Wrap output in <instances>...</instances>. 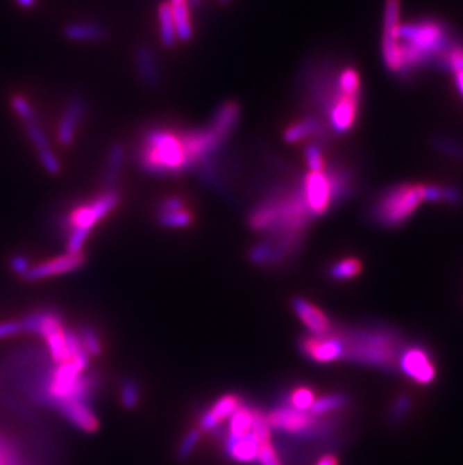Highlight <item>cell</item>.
Listing matches in <instances>:
<instances>
[{
    "label": "cell",
    "mask_w": 463,
    "mask_h": 465,
    "mask_svg": "<svg viewBox=\"0 0 463 465\" xmlns=\"http://www.w3.org/2000/svg\"><path fill=\"white\" fill-rule=\"evenodd\" d=\"M313 218L301 186H280L253 208L249 226L256 232L304 235Z\"/></svg>",
    "instance_id": "cell-1"
},
{
    "label": "cell",
    "mask_w": 463,
    "mask_h": 465,
    "mask_svg": "<svg viewBox=\"0 0 463 465\" xmlns=\"http://www.w3.org/2000/svg\"><path fill=\"white\" fill-rule=\"evenodd\" d=\"M343 345L342 360L376 368L387 372L397 369L398 357L405 348L403 337L396 328L385 325L334 328Z\"/></svg>",
    "instance_id": "cell-2"
},
{
    "label": "cell",
    "mask_w": 463,
    "mask_h": 465,
    "mask_svg": "<svg viewBox=\"0 0 463 465\" xmlns=\"http://www.w3.org/2000/svg\"><path fill=\"white\" fill-rule=\"evenodd\" d=\"M456 42L457 40L453 36L447 23L437 18L402 23L398 44L403 54L405 77L426 67L441 68L444 58Z\"/></svg>",
    "instance_id": "cell-3"
},
{
    "label": "cell",
    "mask_w": 463,
    "mask_h": 465,
    "mask_svg": "<svg viewBox=\"0 0 463 465\" xmlns=\"http://www.w3.org/2000/svg\"><path fill=\"white\" fill-rule=\"evenodd\" d=\"M135 158L139 166L152 175H179L187 170L179 134L166 129H153L144 134Z\"/></svg>",
    "instance_id": "cell-4"
},
{
    "label": "cell",
    "mask_w": 463,
    "mask_h": 465,
    "mask_svg": "<svg viewBox=\"0 0 463 465\" xmlns=\"http://www.w3.org/2000/svg\"><path fill=\"white\" fill-rule=\"evenodd\" d=\"M426 202V184L402 182L382 191L370 206V217L380 227L405 225Z\"/></svg>",
    "instance_id": "cell-5"
},
{
    "label": "cell",
    "mask_w": 463,
    "mask_h": 465,
    "mask_svg": "<svg viewBox=\"0 0 463 465\" xmlns=\"http://www.w3.org/2000/svg\"><path fill=\"white\" fill-rule=\"evenodd\" d=\"M267 416L269 430L296 435L299 439H328L337 431V418H317L310 411H299L287 404L272 409Z\"/></svg>",
    "instance_id": "cell-6"
},
{
    "label": "cell",
    "mask_w": 463,
    "mask_h": 465,
    "mask_svg": "<svg viewBox=\"0 0 463 465\" xmlns=\"http://www.w3.org/2000/svg\"><path fill=\"white\" fill-rule=\"evenodd\" d=\"M121 202V195L116 190L106 191L103 196L95 199L87 205H80L67 217V227L69 231H77L89 236L94 226L101 222L106 215L115 211Z\"/></svg>",
    "instance_id": "cell-7"
},
{
    "label": "cell",
    "mask_w": 463,
    "mask_h": 465,
    "mask_svg": "<svg viewBox=\"0 0 463 465\" xmlns=\"http://www.w3.org/2000/svg\"><path fill=\"white\" fill-rule=\"evenodd\" d=\"M397 369L403 372L407 378L419 384H430L437 377V368L430 359L429 352L423 346H405L397 361Z\"/></svg>",
    "instance_id": "cell-8"
},
{
    "label": "cell",
    "mask_w": 463,
    "mask_h": 465,
    "mask_svg": "<svg viewBox=\"0 0 463 465\" xmlns=\"http://www.w3.org/2000/svg\"><path fill=\"white\" fill-rule=\"evenodd\" d=\"M303 195L313 217H321L334 206L328 177L323 172H307L301 182Z\"/></svg>",
    "instance_id": "cell-9"
},
{
    "label": "cell",
    "mask_w": 463,
    "mask_h": 465,
    "mask_svg": "<svg viewBox=\"0 0 463 465\" xmlns=\"http://www.w3.org/2000/svg\"><path fill=\"white\" fill-rule=\"evenodd\" d=\"M361 95L342 92L325 116V122L334 134H346L355 127L360 115Z\"/></svg>",
    "instance_id": "cell-10"
},
{
    "label": "cell",
    "mask_w": 463,
    "mask_h": 465,
    "mask_svg": "<svg viewBox=\"0 0 463 465\" xmlns=\"http://www.w3.org/2000/svg\"><path fill=\"white\" fill-rule=\"evenodd\" d=\"M299 348L307 359L317 363H330L343 357V345L334 328L323 336H304L299 341Z\"/></svg>",
    "instance_id": "cell-11"
},
{
    "label": "cell",
    "mask_w": 463,
    "mask_h": 465,
    "mask_svg": "<svg viewBox=\"0 0 463 465\" xmlns=\"http://www.w3.org/2000/svg\"><path fill=\"white\" fill-rule=\"evenodd\" d=\"M86 262V254L83 252L80 253H65L62 256L53 258L50 261H45L38 266L31 267V270L23 276L27 282H36L41 279H47L53 276L65 275L77 268H80Z\"/></svg>",
    "instance_id": "cell-12"
},
{
    "label": "cell",
    "mask_w": 463,
    "mask_h": 465,
    "mask_svg": "<svg viewBox=\"0 0 463 465\" xmlns=\"http://www.w3.org/2000/svg\"><path fill=\"white\" fill-rule=\"evenodd\" d=\"M292 309L303 324L308 328L313 336H323L331 332V321L319 307H316L303 297H295L292 300Z\"/></svg>",
    "instance_id": "cell-13"
},
{
    "label": "cell",
    "mask_w": 463,
    "mask_h": 465,
    "mask_svg": "<svg viewBox=\"0 0 463 465\" xmlns=\"http://www.w3.org/2000/svg\"><path fill=\"white\" fill-rule=\"evenodd\" d=\"M85 112H86V104L83 101V98L74 97L68 103L58 129V140L62 147H69V145L74 142L77 129L81 120H83Z\"/></svg>",
    "instance_id": "cell-14"
},
{
    "label": "cell",
    "mask_w": 463,
    "mask_h": 465,
    "mask_svg": "<svg viewBox=\"0 0 463 465\" xmlns=\"http://www.w3.org/2000/svg\"><path fill=\"white\" fill-rule=\"evenodd\" d=\"M56 408L78 430L85 432H95L98 430V418L87 404L80 400H67V402H60Z\"/></svg>",
    "instance_id": "cell-15"
},
{
    "label": "cell",
    "mask_w": 463,
    "mask_h": 465,
    "mask_svg": "<svg viewBox=\"0 0 463 465\" xmlns=\"http://www.w3.org/2000/svg\"><path fill=\"white\" fill-rule=\"evenodd\" d=\"M226 453L235 461L239 462H253L258 459L260 443L258 441L253 432H249L244 437H230L228 435V440L224 444Z\"/></svg>",
    "instance_id": "cell-16"
},
{
    "label": "cell",
    "mask_w": 463,
    "mask_h": 465,
    "mask_svg": "<svg viewBox=\"0 0 463 465\" xmlns=\"http://www.w3.org/2000/svg\"><path fill=\"white\" fill-rule=\"evenodd\" d=\"M239 404L241 400L236 395H224L211 407L210 411L203 413L201 417V427L203 431H214L224 418L230 417L235 413Z\"/></svg>",
    "instance_id": "cell-17"
},
{
    "label": "cell",
    "mask_w": 463,
    "mask_h": 465,
    "mask_svg": "<svg viewBox=\"0 0 463 465\" xmlns=\"http://www.w3.org/2000/svg\"><path fill=\"white\" fill-rule=\"evenodd\" d=\"M135 68H137L139 77L151 89H155L160 85V68L157 58L148 45H140L135 50Z\"/></svg>",
    "instance_id": "cell-18"
},
{
    "label": "cell",
    "mask_w": 463,
    "mask_h": 465,
    "mask_svg": "<svg viewBox=\"0 0 463 465\" xmlns=\"http://www.w3.org/2000/svg\"><path fill=\"white\" fill-rule=\"evenodd\" d=\"M239 117H241V106L236 101H226L219 107V111L215 112L212 122L210 125L215 131H219L221 136H224L226 139H229V136L235 130Z\"/></svg>",
    "instance_id": "cell-19"
},
{
    "label": "cell",
    "mask_w": 463,
    "mask_h": 465,
    "mask_svg": "<svg viewBox=\"0 0 463 465\" xmlns=\"http://www.w3.org/2000/svg\"><path fill=\"white\" fill-rule=\"evenodd\" d=\"M171 15H174L176 38L180 41H190L193 38V26L190 18L187 0H170Z\"/></svg>",
    "instance_id": "cell-20"
},
{
    "label": "cell",
    "mask_w": 463,
    "mask_h": 465,
    "mask_svg": "<svg viewBox=\"0 0 463 465\" xmlns=\"http://www.w3.org/2000/svg\"><path fill=\"white\" fill-rule=\"evenodd\" d=\"M63 35L69 41H99L106 38V31L99 24L94 23H71L65 26Z\"/></svg>",
    "instance_id": "cell-21"
},
{
    "label": "cell",
    "mask_w": 463,
    "mask_h": 465,
    "mask_svg": "<svg viewBox=\"0 0 463 465\" xmlns=\"http://www.w3.org/2000/svg\"><path fill=\"white\" fill-rule=\"evenodd\" d=\"M442 70L451 72L459 95L463 98V44L457 41L446 54L442 60Z\"/></svg>",
    "instance_id": "cell-22"
},
{
    "label": "cell",
    "mask_w": 463,
    "mask_h": 465,
    "mask_svg": "<svg viewBox=\"0 0 463 465\" xmlns=\"http://www.w3.org/2000/svg\"><path fill=\"white\" fill-rule=\"evenodd\" d=\"M124 164V147L122 143H113L110 151H108L107 166L104 172V184L108 188L107 191L115 190L116 184L119 182L121 172Z\"/></svg>",
    "instance_id": "cell-23"
},
{
    "label": "cell",
    "mask_w": 463,
    "mask_h": 465,
    "mask_svg": "<svg viewBox=\"0 0 463 465\" xmlns=\"http://www.w3.org/2000/svg\"><path fill=\"white\" fill-rule=\"evenodd\" d=\"M426 202L460 205L463 202V195L459 188L450 186L426 184Z\"/></svg>",
    "instance_id": "cell-24"
},
{
    "label": "cell",
    "mask_w": 463,
    "mask_h": 465,
    "mask_svg": "<svg viewBox=\"0 0 463 465\" xmlns=\"http://www.w3.org/2000/svg\"><path fill=\"white\" fill-rule=\"evenodd\" d=\"M158 22H160V38L165 47H174L176 42V29L174 15H171L170 2H162L158 8Z\"/></svg>",
    "instance_id": "cell-25"
},
{
    "label": "cell",
    "mask_w": 463,
    "mask_h": 465,
    "mask_svg": "<svg viewBox=\"0 0 463 465\" xmlns=\"http://www.w3.org/2000/svg\"><path fill=\"white\" fill-rule=\"evenodd\" d=\"M349 399L346 395H342V393H332V395H326V396H321V398H316L314 402L310 408V413L313 416H325V414H331L334 411H337V409H342L348 405Z\"/></svg>",
    "instance_id": "cell-26"
},
{
    "label": "cell",
    "mask_w": 463,
    "mask_h": 465,
    "mask_svg": "<svg viewBox=\"0 0 463 465\" xmlns=\"http://www.w3.org/2000/svg\"><path fill=\"white\" fill-rule=\"evenodd\" d=\"M253 425V408L241 405L235 409V413L230 416V426L229 435L230 437H244L251 432Z\"/></svg>",
    "instance_id": "cell-27"
},
{
    "label": "cell",
    "mask_w": 463,
    "mask_h": 465,
    "mask_svg": "<svg viewBox=\"0 0 463 465\" xmlns=\"http://www.w3.org/2000/svg\"><path fill=\"white\" fill-rule=\"evenodd\" d=\"M45 342H47V346L50 350V355L53 361H56L58 364L60 363H65L69 361V352L67 348V342H65V330H63V327L59 328V330H54L51 333H49L47 336L44 337Z\"/></svg>",
    "instance_id": "cell-28"
},
{
    "label": "cell",
    "mask_w": 463,
    "mask_h": 465,
    "mask_svg": "<svg viewBox=\"0 0 463 465\" xmlns=\"http://www.w3.org/2000/svg\"><path fill=\"white\" fill-rule=\"evenodd\" d=\"M362 270V263L357 258H344L340 259L328 270V275L334 280H349L357 277Z\"/></svg>",
    "instance_id": "cell-29"
},
{
    "label": "cell",
    "mask_w": 463,
    "mask_h": 465,
    "mask_svg": "<svg viewBox=\"0 0 463 465\" xmlns=\"http://www.w3.org/2000/svg\"><path fill=\"white\" fill-rule=\"evenodd\" d=\"M305 163L308 172H323L326 168V160L323 157L322 145L316 142H308L304 148Z\"/></svg>",
    "instance_id": "cell-30"
},
{
    "label": "cell",
    "mask_w": 463,
    "mask_h": 465,
    "mask_svg": "<svg viewBox=\"0 0 463 465\" xmlns=\"http://www.w3.org/2000/svg\"><path fill=\"white\" fill-rule=\"evenodd\" d=\"M314 399L316 396L313 393V390L307 387H299L289 395L286 404L295 409H299V411H310Z\"/></svg>",
    "instance_id": "cell-31"
},
{
    "label": "cell",
    "mask_w": 463,
    "mask_h": 465,
    "mask_svg": "<svg viewBox=\"0 0 463 465\" xmlns=\"http://www.w3.org/2000/svg\"><path fill=\"white\" fill-rule=\"evenodd\" d=\"M158 223L165 227H187L193 223V214L187 208L175 213H162L158 214Z\"/></svg>",
    "instance_id": "cell-32"
},
{
    "label": "cell",
    "mask_w": 463,
    "mask_h": 465,
    "mask_svg": "<svg viewBox=\"0 0 463 465\" xmlns=\"http://www.w3.org/2000/svg\"><path fill=\"white\" fill-rule=\"evenodd\" d=\"M251 432L256 437L258 441L262 444L269 443L271 439V430L267 422V416L263 414L260 409L253 408V425H251Z\"/></svg>",
    "instance_id": "cell-33"
},
{
    "label": "cell",
    "mask_w": 463,
    "mask_h": 465,
    "mask_svg": "<svg viewBox=\"0 0 463 465\" xmlns=\"http://www.w3.org/2000/svg\"><path fill=\"white\" fill-rule=\"evenodd\" d=\"M139 399H140V390L137 382L134 380L126 378L122 381L121 384V402L125 408L133 409L135 405L139 404Z\"/></svg>",
    "instance_id": "cell-34"
},
{
    "label": "cell",
    "mask_w": 463,
    "mask_h": 465,
    "mask_svg": "<svg viewBox=\"0 0 463 465\" xmlns=\"http://www.w3.org/2000/svg\"><path fill=\"white\" fill-rule=\"evenodd\" d=\"M0 465H26L15 446L0 434Z\"/></svg>",
    "instance_id": "cell-35"
},
{
    "label": "cell",
    "mask_w": 463,
    "mask_h": 465,
    "mask_svg": "<svg viewBox=\"0 0 463 465\" xmlns=\"http://www.w3.org/2000/svg\"><path fill=\"white\" fill-rule=\"evenodd\" d=\"M411 408H412V399L406 395L398 396L394 404L389 408V413H388V421L393 422V423H398L402 422L403 418L407 417V414L411 413Z\"/></svg>",
    "instance_id": "cell-36"
},
{
    "label": "cell",
    "mask_w": 463,
    "mask_h": 465,
    "mask_svg": "<svg viewBox=\"0 0 463 465\" xmlns=\"http://www.w3.org/2000/svg\"><path fill=\"white\" fill-rule=\"evenodd\" d=\"M78 336H80L81 345H83V348L86 350V352L89 355H99V354H101L103 345H101V341H99V337L95 333L94 328L83 327L80 330Z\"/></svg>",
    "instance_id": "cell-37"
},
{
    "label": "cell",
    "mask_w": 463,
    "mask_h": 465,
    "mask_svg": "<svg viewBox=\"0 0 463 465\" xmlns=\"http://www.w3.org/2000/svg\"><path fill=\"white\" fill-rule=\"evenodd\" d=\"M11 106L14 108V112L22 117L23 122H29L36 120V113L33 111L32 104L27 101V99L22 95H14L11 98Z\"/></svg>",
    "instance_id": "cell-38"
},
{
    "label": "cell",
    "mask_w": 463,
    "mask_h": 465,
    "mask_svg": "<svg viewBox=\"0 0 463 465\" xmlns=\"http://www.w3.org/2000/svg\"><path fill=\"white\" fill-rule=\"evenodd\" d=\"M435 148L439 152L448 155V157H455L457 160L463 158V145L459 142L448 139V138H438L435 139Z\"/></svg>",
    "instance_id": "cell-39"
},
{
    "label": "cell",
    "mask_w": 463,
    "mask_h": 465,
    "mask_svg": "<svg viewBox=\"0 0 463 465\" xmlns=\"http://www.w3.org/2000/svg\"><path fill=\"white\" fill-rule=\"evenodd\" d=\"M199 440H201V432H199L197 430H192L190 431L185 437H184V440L183 443H180L179 446V450H178V457L179 459H188L190 458V455L193 453L194 448H196V444L199 443Z\"/></svg>",
    "instance_id": "cell-40"
},
{
    "label": "cell",
    "mask_w": 463,
    "mask_h": 465,
    "mask_svg": "<svg viewBox=\"0 0 463 465\" xmlns=\"http://www.w3.org/2000/svg\"><path fill=\"white\" fill-rule=\"evenodd\" d=\"M258 461L260 462V465H281L280 461H278L277 453H276L274 448H272L271 443H265V444L260 446Z\"/></svg>",
    "instance_id": "cell-41"
},
{
    "label": "cell",
    "mask_w": 463,
    "mask_h": 465,
    "mask_svg": "<svg viewBox=\"0 0 463 465\" xmlns=\"http://www.w3.org/2000/svg\"><path fill=\"white\" fill-rule=\"evenodd\" d=\"M180 209H185V200L183 197H178V196H170V197H166L165 200H161V202H160L158 214L175 213V211H180Z\"/></svg>",
    "instance_id": "cell-42"
},
{
    "label": "cell",
    "mask_w": 463,
    "mask_h": 465,
    "mask_svg": "<svg viewBox=\"0 0 463 465\" xmlns=\"http://www.w3.org/2000/svg\"><path fill=\"white\" fill-rule=\"evenodd\" d=\"M9 267H11V270L14 272H17L18 276H24L27 271L31 270V262L29 259H27L26 256H22V254H17V256L11 258V261H9Z\"/></svg>",
    "instance_id": "cell-43"
},
{
    "label": "cell",
    "mask_w": 463,
    "mask_h": 465,
    "mask_svg": "<svg viewBox=\"0 0 463 465\" xmlns=\"http://www.w3.org/2000/svg\"><path fill=\"white\" fill-rule=\"evenodd\" d=\"M23 332V327L20 321H6V323H0V339H5V337H11L18 333Z\"/></svg>",
    "instance_id": "cell-44"
},
{
    "label": "cell",
    "mask_w": 463,
    "mask_h": 465,
    "mask_svg": "<svg viewBox=\"0 0 463 465\" xmlns=\"http://www.w3.org/2000/svg\"><path fill=\"white\" fill-rule=\"evenodd\" d=\"M316 465H339V461L334 455H325V457L316 462Z\"/></svg>",
    "instance_id": "cell-45"
},
{
    "label": "cell",
    "mask_w": 463,
    "mask_h": 465,
    "mask_svg": "<svg viewBox=\"0 0 463 465\" xmlns=\"http://www.w3.org/2000/svg\"><path fill=\"white\" fill-rule=\"evenodd\" d=\"M15 2L20 5L22 8H32L36 0H15Z\"/></svg>",
    "instance_id": "cell-46"
},
{
    "label": "cell",
    "mask_w": 463,
    "mask_h": 465,
    "mask_svg": "<svg viewBox=\"0 0 463 465\" xmlns=\"http://www.w3.org/2000/svg\"><path fill=\"white\" fill-rule=\"evenodd\" d=\"M220 2L224 3V5H228V3H230V0H220Z\"/></svg>",
    "instance_id": "cell-47"
}]
</instances>
